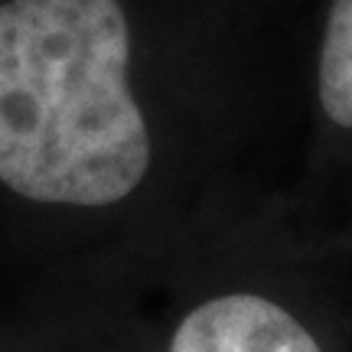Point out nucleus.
<instances>
[{
	"mask_svg": "<svg viewBox=\"0 0 352 352\" xmlns=\"http://www.w3.org/2000/svg\"><path fill=\"white\" fill-rule=\"evenodd\" d=\"M127 63L118 0L0 3V183L52 206L131 196L151 166V134Z\"/></svg>",
	"mask_w": 352,
	"mask_h": 352,
	"instance_id": "f257e3e1",
	"label": "nucleus"
},
{
	"mask_svg": "<svg viewBox=\"0 0 352 352\" xmlns=\"http://www.w3.org/2000/svg\"><path fill=\"white\" fill-rule=\"evenodd\" d=\"M320 104L333 124L352 131V0H333L320 50Z\"/></svg>",
	"mask_w": 352,
	"mask_h": 352,
	"instance_id": "7ed1b4c3",
	"label": "nucleus"
},
{
	"mask_svg": "<svg viewBox=\"0 0 352 352\" xmlns=\"http://www.w3.org/2000/svg\"><path fill=\"white\" fill-rule=\"evenodd\" d=\"M170 352H323L300 320L267 297L228 294L176 327Z\"/></svg>",
	"mask_w": 352,
	"mask_h": 352,
	"instance_id": "f03ea898",
	"label": "nucleus"
}]
</instances>
